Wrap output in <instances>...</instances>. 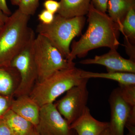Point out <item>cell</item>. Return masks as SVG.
<instances>
[{
    "label": "cell",
    "mask_w": 135,
    "mask_h": 135,
    "mask_svg": "<svg viewBox=\"0 0 135 135\" xmlns=\"http://www.w3.org/2000/svg\"><path fill=\"white\" fill-rule=\"evenodd\" d=\"M81 76L84 79L102 78L113 80L117 81L119 84H135V74L133 73L107 72L98 73L81 70Z\"/></svg>",
    "instance_id": "e0dca14e"
},
{
    "label": "cell",
    "mask_w": 135,
    "mask_h": 135,
    "mask_svg": "<svg viewBox=\"0 0 135 135\" xmlns=\"http://www.w3.org/2000/svg\"><path fill=\"white\" fill-rule=\"evenodd\" d=\"M83 65L97 64L105 66L107 72L130 73H135V62L123 58L115 49H110L108 53L96 56L93 59L81 60Z\"/></svg>",
    "instance_id": "30bf717a"
},
{
    "label": "cell",
    "mask_w": 135,
    "mask_h": 135,
    "mask_svg": "<svg viewBox=\"0 0 135 135\" xmlns=\"http://www.w3.org/2000/svg\"><path fill=\"white\" fill-rule=\"evenodd\" d=\"M35 129L40 135H72L74 133L53 103L41 107L38 122Z\"/></svg>",
    "instance_id": "ba28073f"
},
{
    "label": "cell",
    "mask_w": 135,
    "mask_h": 135,
    "mask_svg": "<svg viewBox=\"0 0 135 135\" xmlns=\"http://www.w3.org/2000/svg\"><path fill=\"white\" fill-rule=\"evenodd\" d=\"M30 17L18 9L9 16L0 31V66L10 65L15 56L35 38L28 25Z\"/></svg>",
    "instance_id": "7a4b0ae2"
},
{
    "label": "cell",
    "mask_w": 135,
    "mask_h": 135,
    "mask_svg": "<svg viewBox=\"0 0 135 135\" xmlns=\"http://www.w3.org/2000/svg\"><path fill=\"white\" fill-rule=\"evenodd\" d=\"M109 127L108 122L97 120L90 113L87 107L82 114L70 125L77 135H100Z\"/></svg>",
    "instance_id": "8fae6325"
},
{
    "label": "cell",
    "mask_w": 135,
    "mask_h": 135,
    "mask_svg": "<svg viewBox=\"0 0 135 135\" xmlns=\"http://www.w3.org/2000/svg\"><path fill=\"white\" fill-rule=\"evenodd\" d=\"M109 0H91L94 7L101 12L106 13Z\"/></svg>",
    "instance_id": "cb8c5ba5"
},
{
    "label": "cell",
    "mask_w": 135,
    "mask_h": 135,
    "mask_svg": "<svg viewBox=\"0 0 135 135\" xmlns=\"http://www.w3.org/2000/svg\"><path fill=\"white\" fill-rule=\"evenodd\" d=\"M0 9L8 16H9L12 14L10 9L8 7L7 0H0Z\"/></svg>",
    "instance_id": "484cf974"
},
{
    "label": "cell",
    "mask_w": 135,
    "mask_h": 135,
    "mask_svg": "<svg viewBox=\"0 0 135 135\" xmlns=\"http://www.w3.org/2000/svg\"><path fill=\"white\" fill-rule=\"evenodd\" d=\"M9 16L5 15L2 11L0 9V31L7 20Z\"/></svg>",
    "instance_id": "4316f807"
},
{
    "label": "cell",
    "mask_w": 135,
    "mask_h": 135,
    "mask_svg": "<svg viewBox=\"0 0 135 135\" xmlns=\"http://www.w3.org/2000/svg\"><path fill=\"white\" fill-rule=\"evenodd\" d=\"M133 8H135V0H109L108 15L117 25L119 31L126 15Z\"/></svg>",
    "instance_id": "9a60e30c"
},
{
    "label": "cell",
    "mask_w": 135,
    "mask_h": 135,
    "mask_svg": "<svg viewBox=\"0 0 135 135\" xmlns=\"http://www.w3.org/2000/svg\"><path fill=\"white\" fill-rule=\"evenodd\" d=\"M119 31L124 36L125 41L135 45V8L131 9L126 15Z\"/></svg>",
    "instance_id": "ac0fdd59"
},
{
    "label": "cell",
    "mask_w": 135,
    "mask_h": 135,
    "mask_svg": "<svg viewBox=\"0 0 135 135\" xmlns=\"http://www.w3.org/2000/svg\"><path fill=\"white\" fill-rule=\"evenodd\" d=\"M43 6L45 9L55 15L59 9L60 4L59 2L55 0H46L44 2Z\"/></svg>",
    "instance_id": "603a6c76"
},
{
    "label": "cell",
    "mask_w": 135,
    "mask_h": 135,
    "mask_svg": "<svg viewBox=\"0 0 135 135\" xmlns=\"http://www.w3.org/2000/svg\"><path fill=\"white\" fill-rule=\"evenodd\" d=\"M118 88L123 100L131 107H135V84H119Z\"/></svg>",
    "instance_id": "d6986e66"
},
{
    "label": "cell",
    "mask_w": 135,
    "mask_h": 135,
    "mask_svg": "<svg viewBox=\"0 0 135 135\" xmlns=\"http://www.w3.org/2000/svg\"><path fill=\"white\" fill-rule=\"evenodd\" d=\"M85 22L84 16L66 18L57 14L50 24L40 23L36 27V32L47 38L67 60L71 42L75 36L81 34Z\"/></svg>",
    "instance_id": "277c9868"
},
{
    "label": "cell",
    "mask_w": 135,
    "mask_h": 135,
    "mask_svg": "<svg viewBox=\"0 0 135 135\" xmlns=\"http://www.w3.org/2000/svg\"><path fill=\"white\" fill-rule=\"evenodd\" d=\"M33 55L38 73L36 82H41L60 70L75 66L64 57L55 46L44 36L38 34L32 44Z\"/></svg>",
    "instance_id": "5b68a950"
},
{
    "label": "cell",
    "mask_w": 135,
    "mask_h": 135,
    "mask_svg": "<svg viewBox=\"0 0 135 135\" xmlns=\"http://www.w3.org/2000/svg\"><path fill=\"white\" fill-rule=\"evenodd\" d=\"M100 135H112V134L110 133L108 128L106 129L103 131Z\"/></svg>",
    "instance_id": "f546056e"
},
{
    "label": "cell",
    "mask_w": 135,
    "mask_h": 135,
    "mask_svg": "<svg viewBox=\"0 0 135 135\" xmlns=\"http://www.w3.org/2000/svg\"><path fill=\"white\" fill-rule=\"evenodd\" d=\"M109 103L111 110L109 131L112 135H124V129L132 107L122 99L118 88L111 93Z\"/></svg>",
    "instance_id": "9c48e42d"
},
{
    "label": "cell",
    "mask_w": 135,
    "mask_h": 135,
    "mask_svg": "<svg viewBox=\"0 0 135 135\" xmlns=\"http://www.w3.org/2000/svg\"><path fill=\"white\" fill-rule=\"evenodd\" d=\"M40 0H20L18 9L23 14L31 16L35 14L40 4Z\"/></svg>",
    "instance_id": "ffe728a7"
},
{
    "label": "cell",
    "mask_w": 135,
    "mask_h": 135,
    "mask_svg": "<svg viewBox=\"0 0 135 135\" xmlns=\"http://www.w3.org/2000/svg\"><path fill=\"white\" fill-rule=\"evenodd\" d=\"M10 1L12 5L18 6L20 0H10Z\"/></svg>",
    "instance_id": "f1b7e54d"
},
{
    "label": "cell",
    "mask_w": 135,
    "mask_h": 135,
    "mask_svg": "<svg viewBox=\"0 0 135 135\" xmlns=\"http://www.w3.org/2000/svg\"><path fill=\"white\" fill-rule=\"evenodd\" d=\"M11 131L5 121L0 119V135H12Z\"/></svg>",
    "instance_id": "d4e9b609"
},
{
    "label": "cell",
    "mask_w": 135,
    "mask_h": 135,
    "mask_svg": "<svg viewBox=\"0 0 135 135\" xmlns=\"http://www.w3.org/2000/svg\"><path fill=\"white\" fill-rule=\"evenodd\" d=\"M14 135H31L35 129L30 122L10 109L2 118Z\"/></svg>",
    "instance_id": "2e32d148"
},
{
    "label": "cell",
    "mask_w": 135,
    "mask_h": 135,
    "mask_svg": "<svg viewBox=\"0 0 135 135\" xmlns=\"http://www.w3.org/2000/svg\"><path fill=\"white\" fill-rule=\"evenodd\" d=\"M31 135H40V134H39V133H37V132L36 131V130H35V129L34 131H33V132L32 133V134H31Z\"/></svg>",
    "instance_id": "4dcf8cb0"
},
{
    "label": "cell",
    "mask_w": 135,
    "mask_h": 135,
    "mask_svg": "<svg viewBox=\"0 0 135 135\" xmlns=\"http://www.w3.org/2000/svg\"><path fill=\"white\" fill-rule=\"evenodd\" d=\"M14 97L5 96L0 94V119H2L5 114L11 109Z\"/></svg>",
    "instance_id": "44dd1931"
},
{
    "label": "cell",
    "mask_w": 135,
    "mask_h": 135,
    "mask_svg": "<svg viewBox=\"0 0 135 135\" xmlns=\"http://www.w3.org/2000/svg\"><path fill=\"white\" fill-rule=\"evenodd\" d=\"M12 135H14L12 134Z\"/></svg>",
    "instance_id": "d6a6232c"
},
{
    "label": "cell",
    "mask_w": 135,
    "mask_h": 135,
    "mask_svg": "<svg viewBox=\"0 0 135 135\" xmlns=\"http://www.w3.org/2000/svg\"><path fill=\"white\" fill-rule=\"evenodd\" d=\"M55 15L44 9L38 15V18L40 21V23L42 24L48 25L53 22L55 18Z\"/></svg>",
    "instance_id": "7402d4cb"
},
{
    "label": "cell",
    "mask_w": 135,
    "mask_h": 135,
    "mask_svg": "<svg viewBox=\"0 0 135 135\" xmlns=\"http://www.w3.org/2000/svg\"><path fill=\"white\" fill-rule=\"evenodd\" d=\"M33 41L15 56L10 65L18 71L20 76L16 97L29 95L37 81L38 73L32 49Z\"/></svg>",
    "instance_id": "8992f818"
},
{
    "label": "cell",
    "mask_w": 135,
    "mask_h": 135,
    "mask_svg": "<svg viewBox=\"0 0 135 135\" xmlns=\"http://www.w3.org/2000/svg\"><path fill=\"white\" fill-rule=\"evenodd\" d=\"M87 15L88 29L79 41L73 42L67 59L71 62L77 57H84L94 49L107 47L117 50L120 45L119 28L109 15L97 10L91 2Z\"/></svg>",
    "instance_id": "6da1fadb"
},
{
    "label": "cell",
    "mask_w": 135,
    "mask_h": 135,
    "mask_svg": "<svg viewBox=\"0 0 135 135\" xmlns=\"http://www.w3.org/2000/svg\"><path fill=\"white\" fill-rule=\"evenodd\" d=\"M126 127L128 131V133L127 135H135V126L126 125Z\"/></svg>",
    "instance_id": "83f0119b"
},
{
    "label": "cell",
    "mask_w": 135,
    "mask_h": 135,
    "mask_svg": "<svg viewBox=\"0 0 135 135\" xmlns=\"http://www.w3.org/2000/svg\"><path fill=\"white\" fill-rule=\"evenodd\" d=\"M57 14L66 18L84 16L89 10L91 0H60Z\"/></svg>",
    "instance_id": "5bb4252c"
},
{
    "label": "cell",
    "mask_w": 135,
    "mask_h": 135,
    "mask_svg": "<svg viewBox=\"0 0 135 135\" xmlns=\"http://www.w3.org/2000/svg\"><path fill=\"white\" fill-rule=\"evenodd\" d=\"M40 107L29 95H22L14 98L11 110L30 122L36 127L38 122Z\"/></svg>",
    "instance_id": "7c38bea8"
},
{
    "label": "cell",
    "mask_w": 135,
    "mask_h": 135,
    "mask_svg": "<svg viewBox=\"0 0 135 135\" xmlns=\"http://www.w3.org/2000/svg\"><path fill=\"white\" fill-rule=\"evenodd\" d=\"M20 82L18 71L11 66H0V94L14 97Z\"/></svg>",
    "instance_id": "4fadbf2b"
},
{
    "label": "cell",
    "mask_w": 135,
    "mask_h": 135,
    "mask_svg": "<svg viewBox=\"0 0 135 135\" xmlns=\"http://www.w3.org/2000/svg\"><path fill=\"white\" fill-rule=\"evenodd\" d=\"M81 69L74 67L60 70L41 82H36L29 96L40 107L53 102L70 89L86 79Z\"/></svg>",
    "instance_id": "3957f363"
},
{
    "label": "cell",
    "mask_w": 135,
    "mask_h": 135,
    "mask_svg": "<svg viewBox=\"0 0 135 135\" xmlns=\"http://www.w3.org/2000/svg\"><path fill=\"white\" fill-rule=\"evenodd\" d=\"M72 135H75L74 134V133H73ZM76 135H77V134H76Z\"/></svg>",
    "instance_id": "1f68e13d"
},
{
    "label": "cell",
    "mask_w": 135,
    "mask_h": 135,
    "mask_svg": "<svg viewBox=\"0 0 135 135\" xmlns=\"http://www.w3.org/2000/svg\"><path fill=\"white\" fill-rule=\"evenodd\" d=\"M88 80L85 79L80 84L68 90L65 95L55 104L59 112L70 126L82 114L87 107Z\"/></svg>",
    "instance_id": "52a82bcc"
}]
</instances>
